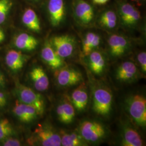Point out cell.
I'll return each mask as SVG.
<instances>
[{"mask_svg": "<svg viewBox=\"0 0 146 146\" xmlns=\"http://www.w3.org/2000/svg\"><path fill=\"white\" fill-rule=\"evenodd\" d=\"M14 45L17 49L24 51H32L38 44L35 37L27 33H21L14 38Z\"/></svg>", "mask_w": 146, "mask_h": 146, "instance_id": "2e32d148", "label": "cell"}, {"mask_svg": "<svg viewBox=\"0 0 146 146\" xmlns=\"http://www.w3.org/2000/svg\"><path fill=\"white\" fill-rule=\"evenodd\" d=\"M75 14L78 21L84 25H88L94 17L92 7L84 0H76L75 5Z\"/></svg>", "mask_w": 146, "mask_h": 146, "instance_id": "7c38bea8", "label": "cell"}, {"mask_svg": "<svg viewBox=\"0 0 146 146\" xmlns=\"http://www.w3.org/2000/svg\"><path fill=\"white\" fill-rule=\"evenodd\" d=\"M0 101L5 106H6V105L7 104V101H8L7 97L5 93H3L1 91H0Z\"/></svg>", "mask_w": 146, "mask_h": 146, "instance_id": "1f68e13d", "label": "cell"}, {"mask_svg": "<svg viewBox=\"0 0 146 146\" xmlns=\"http://www.w3.org/2000/svg\"><path fill=\"white\" fill-rule=\"evenodd\" d=\"M116 21L117 17L115 13L113 11H108L104 12L101 15L100 22L104 27L111 29L116 26Z\"/></svg>", "mask_w": 146, "mask_h": 146, "instance_id": "d4e9b609", "label": "cell"}, {"mask_svg": "<svg viewBox=\"0 0 146 146\" xmlns=\"http://www.w3.org/2000/svg\"><path fill=\"white\" fill-rule=\"evenodd\" d=\"M121 144L124 146H143V141L137 131L126 127L123 129Z\"/></svg>", "mask_w": 146, "mask_h": 146, "instance_id": "d6986e66", "label": "cell"}, {"mask_svg": "<svg viewBox=\"0 0 146 146\" xmlns=\"http://www.w3.org/2000/svg\"><path fill=\"white\" fill-rule=\"evenodd\" d=\"M15 93L19 101L33 106L37 110L38 115L43 114L45 105L42 95L29 87L20 84H16Z\"/></svg>", "mask_w": 146, "mask_h": 146, "instance_id": "3957f363", "label": "cell"}, {"mask_svg": "<svg viewBox=\"0 0 146 146\" xmlns=\"http://www.w3.org/2000/svg\"><path fill=\"white\" fill-rule=\"evenodd\" d=\"M48 9L52 25L53 26H58L63 21L64 16L63 0H49Z\"/></svg>", "mask_w": 146, "mask_h": 146, "instance_id": "8fae6325", "label": "cell"}, {"mask_svg": "<svg viewBox=\"0 0 146 146\" xmlns=\"http://www.w3.org/2000/svg\"><path fill=\"white\" fill-rule=\"evenodd\" d=\"M12 5L11 0H0V25L5 21Z\"/></svg>", "mask_w": 146, "mask_h": 146, "instance_id": "484cf974", "label": "cell"}, {"mask_svg": "<svg viewBox=\"0 0 146 146\" xmlns=\"http://www.w3.org/2000/svg\"><path fill=\"white\" fill-rule=\"evenodd\" d=\"M61 143L63 146H84L85 142L81 135L75 133L61 132Z\"/></svg>", "mask_w": 146, "mask_h": 146, "instance_id": "7402d4cb", "label": "cell"}, {"mask_svg": "<svg viewBox=\"0 0 146 146\" xmlns=\"http://www.w3.org/2000/svg\"><path fill=\"white\" fill-rule=\"evenodd\" d=\"M101 38L99 35L94 33H88L84 40L82 52L84 55L87 56L92 50L100 44Z\"/></svg>", "mask_w": 146, "mask_h": 146, "instance_id": "603a6c76", "label": "cell"}, {"mask_svg": "<svg viewBox=\"0 0 146 146\" xmlns=\"http://www.w3.org/2000/svg\"><path fill=\"white\" fill-rule=\"evenodd\" d=\"M89 55V64L91 70L96 74L102 73L106 66V61L103 55L99 52L94 51Z\"/></svg>", "mask_w": 146, "mask_h": 146, "instance_id": "44dd1931", "label": "cell"}, {"mask_svg": "<svg viewBox=\"0 0 146 146\" xmlns=\"http://www.w3.org/2000/svg\"><path fill=\"white\" fill-rule=\"evenodd\" d=\"M135 10V8L129 3H125L121 6L120 9V15L122 22L126 21L127 18L131 13Z\"/></svg>", "mask_w": 146, "mask_h": 146, "instance_id": "4316f807", "label": "cell"}, {"mask_svg": "<svg viewBox=\"0 0 146 146\" xmlns=\"http://www.w3.org/2000/svg\"><path fill=\"white\" fill-rule=\"evenodd\" d=\"M2 145L4 146H20L21 145V142L17 139L14 138L12 136L6 138L1 141Z\"/></svg>", "mask_w": 146, "mask_h": 146, "instance_id": "f1b7e54d", "label": "cell"}, {"mask_svg": "<svg viewBox=\"0 0 146 146\" xmlns=\"http://www.w3.org/2000/svg\"><path fill=\"white\" fill-rule=\"evenodd\" d=\"M28 142L31 145L60 146L61 136L54 131L52 127L47 125H39L34 130Z\"/></svg>", "mask_w": 146, "mask_h": 146, "instance_id": "6da1fadb", "label": "cell"}, {"mask_svg": "<svg viewBox=\"0 0 146 146\" xmlns=\"http://www.w3.org/2000/svg\"><path fill=\"white\" fill-rule=\"evenodd\" d=\"M5 78L3 73L0 71V88H5Z\"/></svg>", "mask_w": 146, "mask_h": 146, "instance_id": "4dcf8cb0", "label": "cell"}, {"mask_svg": "<svg viewBox=\"0 0 146 146\" xmlns=\"http://www.w3.org/2000/svg\"><path fill=\"white\" fill-rule=\"evenodd\" d=\"M15 134V130L9 121L7 119H0V141Z\"/></svg>", "mask_w": 146, "mask_h": 146, "instance_id": "cb8c5ba5", "label": "cell"}, {"mask_svg": "<svg viewBox=\"0 0 146 146\" xmlns=\"http://www.w3.org/2000/svg\"><path fill=\"white\" fill-rule=\"evenodd\" d=\"M127 110L131 118L139 125H146V100L141 95L131 96L126 100Z\"/></svg>", "mask_w": 146, "mask_h": 146, "instance_id": "7a4b0ae2", "label": "cell"}, {"mask_svg": "<svg viewBox=\"0 0 146 146\" xmlns=\"http://www.w3.org/2000/svg\"><path fill=\"white\" fill-rule=\"evenodd\" d=\"M29 77L34 88L38 92H44L48 89L49 86V80L47 74L40 66L32 68Z\"/></svg>", "mask_w": 146, "mask_h": 146, "instance_id": "30bf717a", "label": "cell"}, {"mask_svg": "<svg viewBox=\"0 0 146 146\" xmlns=\"http://www.w3.org/2000/svg\"><path fill=\"white\" fill-rule=\"evenodd\" d=\"M132 1H138V0H132Z\"/></svg>", "mask_w": 146, "mask_h": 146, "instance_id": "8d00e7d4", "label": "cell"}, {"mask_svg": "<svg viewBox=\"0 0 146 146\" xmlns=\"http://www.w3.org/2000/svg\"><path fill=\"white\" fill-rule=\"evenodd\" d=\"M109 0H93L94 2L98 5H103L106 3Z\"/></svg>", "mask_w": 146, "mask_h": 146, "instance_id": "836d02e7", "label": "cell"}, {"mask_svg": "<svg viewBox=\"0 0 146 146\" xmlns=\"http://www.w3.org/2000/svg\"><path fill=\"white\" fill-rule=\"evenodd\" d=\"M16 117L23 123H29L35 120L38 115L37 110L32 106L17 101L13 108Z\"/></svg>", "mask_w": 146, "mask_h": 146, "instance_id": "ba28073f", "label": "cell"}, {"mask_svg": "<svg viewBox=\"0 0 146 146\" xmlns=\"http://www.w3.org/2000/svg\"><path fill=\"white\" fill-rule=\"evenodd\" d=\"M137 61L140 63L141 69L143 72H146V53L145 52H142L138 54Z\"/></svg>", "mask_w": 146, "mask_h": 146, "instance_id": "f546056e", "label": "cell"}, {"mask_svg": "<svg viewBox=\"0 0 146 146\" xmlns=\"http://www.w3.org/2000/svg\"><path fill=\"white\" fill-rule=\"evenodd\" d=\"M31 1H37L38 0H31Z\"/></svg>", "mask_w": 146, "mask_h": 146, "instance_id": "d590c367", "label": "cell"}, {"mask_svg": "<svg viewBox=\"0 0 146 146\" xmlns=\"http://www.w3.org/2000/svg\"><path fill=\"white\" fill-rule=\"evenodd\" d=\"M88 95L84 84L80 85L73 91L72 94V103L78 111L84 110L88 103Z\"/></svg>", "mask_w": 146, "mask_h": 146, "instance_id": "e0dca14e", "label": "cell"}, {"mask_svg": "<svg viewBox=\"0 0 146 146\" xmlns=\"http://www.w3.org/2000/svg\"><path fill=\"white\" fill-rule=\"evenodd\" d=\"M58 84L62 87H69L80 83L83 80L82 74L73 68H61L55 73Z\"/></svg>", "mask_w": 146, "mask_h": 146, "instance_id": "52a82bcc", "label": "cell"}, {"mask_svg": "<svg viewBox=\"0 0 146 146\" xmlns=\"http://www.w3.org/2000/svg\"><path fill=\"white\" fill-rule=\"evenodd\" d=\"M22 20L24 25L32 31L38 33L41 31L40 20L36 13L31 8L25 11Z\"/></svg>", "mask_w": 146, "mask_h": 146, "instance_id": "ffe728a7", "label": "cell"}, {"mask_svg": "<svg viewBox=\"0 0 146 146\" xmlns=\"http://www.w3.org/2000/svg\"><path fill=\"white\" fill-rule=\"evenodd\" d=\"M5 107V106L0 101V108H3V107Z\"/></svg>", "mask_w": 146, "mask_h": 146, "instance_id": "e575fe53", "label": "cell"}, {"mask_svg": "<svg viewBox=\"0 0 146 146\" xmlns=\"http://www.w3.org/2000/svg\"><path fill=\"white\" fill-rule=\"evenodd\" d=\"M113 96L106 88L96 89L93 95V110L98 115L106 116L111 110Z\"/></svg>", "mask_w": 146, "mask_h": 146, "instance_id": "277c9868", "label": "cell"}, {"mask_svg": "<svg viewBox=\"0 0 146 146\" xmlns=\"http://www.w3.org/2000/svg\"><path fill=\"white\" fill-rule=\"evenodd\" d=\"M108 43L111 55L116 57L124 54L128 47V42L125 37L116 34L110 37Z\"/></svg>", "mask_w": 146, "mask_h": 146, "instance_id": "9a60e30c", "label": "cell"}, {"mask_svg": "<svg viewBox=\"0 0 146 146\" xmlns=\"http://www.w3.org/2000/svg\"><path fill=\"white\" fill-rule=\"evenodd\" d=\"M5 39V34L4 31L0 28V43L3 42Z\"/></svg>", "mask_w": 146, "mask_h": 146, "instance_id": "d6a6232c", "label": "cell"}, {"mask_svg": "<svg viewBox=\"0 0 146 146\" xmlns=\"http://www.w3.org/2000/svg\"><path fill=\"white\" fill-rule=\"evenodd\" d=\"M81 135L84 140L96 142L104 138L106 134L104 126L98 122L85 121L80 125Z\"/></svg>", "mask_w": 146, "mask_h": 146, "instance_id": "5b68a950", "label": "cell"}, {"mask_svg": "<svg viewBox=\"0 0 146 146\" xmlns=\"http://www.w3.org/2000/svg\"><path fill=\"white\" fill-rule=\"evenodd\" d=\"M137 69L134 63L126 61L122 63L116 71V78L121 81H131L135 78Z\"/></svg>", "mask_w": 146, "mask_h": 146, "instance_id": "ac0fdd59", "label": "cell"}, {"mask_svg": "<svg viewBox=\"0 0 146 146\" xmlns=\"http://www.w3.org/2000/svg\"><path fill=\"white\" fill-rule=\"evenodd\" d=\"M58 119L62 123L69 124L73 121L75 115V108L68 99L63 100L56 108Z\"/></svg>", "mask_w": 146, "mask_h": 146, "instance_id": "5bb4252c", "label": "cell"}, {"mask_svg": "<svg viewBox=\"0 0 146 146\" xmlns=\"http://www.w3.org/2000/svg\"><path fill=\"white\" fill-rule=\"evenodd\" d=\"M140 12L135 9V10L131 13V15L129 16L123 24L127 26H131L135 25L140 19Z\"/></svg>", "mask_w": 146, "mask_h": 146, "instance_id": "83f0119b", "label": "cell"}, {"mask_svg": "<svg viewBox=\"0 0 146 146\" xmlns=\"http://www.w3.org/2000/svg\"><path fill=\"white\" fill-rule=\"evenodd\" d=\"M50 43L55 52L62 58L70 56L75 48L74 38L68 35L53 37Z\"/></svg>", "mask_w": 146, "mask_h": 146, "instance_id": "8992f818", "label": "cell"}, {"mask_svg": "<svg viewBox=\"0 0 146 146\" xmlns=\"http://www.w3.org/2000/svg\"><path fill=\"white\" fill-rule=\"evenodd\" d=\"M41 58L44 62L52 69H60L64 65L63 58L55 52L50 42H46L42 48Z\"/></svg>", "mask_w": 146, "mask_h": 146, "instance_id": "9c48e42d", "label": "cell"}, {"mask_svg": "<svg viewBox=\"0 0 146 146\" xmlns=\"http://www.w3.org/2000/svg\"><path fill=\"white\" fill-rule=\"evenodd\" d=\"M29 56L15 50L8 51L5 56V63L8 67L13 72L20 70L23 67Z\"/></svg>", "mask_w": 146, "mask_h": 146, "instance_id": "4fadbf2b", "label": "cell"}]
</instances>
